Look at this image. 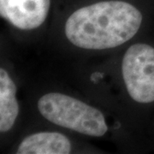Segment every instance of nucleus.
I'll use <instances>...</instances> for the list:
<instances>
[{
  "mask_svg": "<svg viewBox=\"0 0 154 154\" xmlns=\"http://www.w3.org/2000/svg\"><path fill=\"white\" fill-rule=\"evenodd\" d=\"M71 143L63 134L57 132H39L26 137L19 145L18 154H68Z\"/></svg>",
  "mask_w": 154,
  "mask_h": 154,
  "instance_id": "5",
  "label": "nucleus"
},
{
  "mask_svg": "<svg viewBox=\"0 0 154 154\" xmlns=\"http://www.w3.org/2000/svg\"><path fill=\"white\" fill-rule=\"evenodd\" d=\"M38 110L51 122L82 134L100 137L108 130L100 110L66 94H45L38 99Z\"/></svg>",
  "mask_w": 154,
  "mask_h": 154,
  "instance_id": "2",
  "label": "nucleus"
},
{
  "mask_svg": "<svg viewBox=\"0 0 154 154\" xmlns=\"http://www.w3.org/2000/svg\"><path fill=\"white\" fill-rule=\"evenodd\" d=\"M50 0H0V16L22 30L38 28L45 21Z\"/></svg>",
  "mask_w": 154,
  "mask_h": 154,
  "instance_id": "4",
  "label": "nucleus"
},
{
  "mask_svg": "<svg viewBox=\"0 0 154 154\" xmlns=\"http://www.w3.org/2000/svg\"><path fill=\"white\" fill-rule=\"evenodd\" d=\"M127 91L138 103L154 101V47L144 43L132 45L122 62Z\"/></svg>",
  "mask_w": 154,
  "mask_h": 154,
  "instance_id": "3",
  "label": "nucleus"
},
{
  "mask_svg": "<svg viewBox=\"0 0 154 154\" xmlns=\"http://www.w3.org/2000/svg\"><path fill=\"white\" fill-rule=\"evenodd\" d=\"M142 14L135 6L120 0L84 6L67 19L64 32L79 48L104 50L126 43L137 33Z\"/></svg>",
  "mask_w": 154,
  "mask_h": 154,
  "instance_id": "1",
  "label": "nucleus"
},
{
  "mask_svg": "<svg viewBox=\"0 0 154 154\" xmlns=\"http://www.w3.org/2000/svg\"><path fill=\"white\" fill-rule=\"evenodd\" d=\"M17 87L5 69H0V131L11 130L19 113Z\"/></svg>",
  "mask_w": 154,
  "mask_h": 154,
  "instance_id": "6",
  "label": "nucleus"
}]
</instances>
